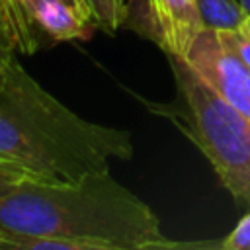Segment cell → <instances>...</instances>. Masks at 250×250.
Segmentation results:
<instances>
[{"label": "cell", "instance_id": "6da1fadb", "mask_svg": "<svg viewBox=\"0 0 250 250\" xmlns=\"http://www.w3.org/2000/svg\"><path fill=\"white\" fill-rule=\"evenodd\" d=\"M0 229L70 238L90 250L174 248L154 211L121 186L109 168L72 182L29 178L0 195Z\"/></svg>", "mask_w": 250, "mask_h": 250}, {"label": "cell", "instance_id": "7a4b0ae2", "mask_svg": "<svg viewBox=\"0 0 250 250\" xmlns=\"http://www.w3.org/2000/svg\"><path fill=\"white\" fill-rule=\"evenodd\" d=\"M131 156L129 131L80 117L43 90L16 55L8 61L0 82V158L45 180L72 182Z\"/></svg>", "mask_w": 250, "mask_h": 250}, {"label": "cell", "instance_id": "3957f363", "mask_svg": "<svg viewBox=\"0 0 250 250\" xmlns=\"http://www.w3.org/2000/svg\"><path fill=\"white\" fill-rule=\"evenodd\" d=\"M178 96L172 104H148L168 117L211 162L230 195L250 207V119L211 88L186 59L168 55Z\"/></svg>", "mask_w": 250, "mask_h": 250}, {"label": "cell", "instance_id": "9c48e42d", "mask_svg": "<svg viewBox=\"0 0 250 250\" xmlns=\"http://www.w3.org/2000/svg\"><path fill=\"white\" fill-rule=\"evenodd\" d=\"M0 35H4L18 53H31L23 27L10 4V0H0Z\"/></svg>", "mask_w": 250, "mask_h": 250}, {"label": "cell", "instance_id": "8992f818", "mask_svg": "<svg viewBox=\"0 0 250 250\" xmlns=\"http://www.w3.org/2000/svg\"><path fill=\"white\" fill-rule=\"evenodd\" d=\"M146 35H150L166 55L186 59L197 35L205 29L195 0H145Z\"/></svg>", "mask_w": 250, "mask_h": 250}, {"label": "cell", "instance_id": "5b68a950", "mask_svg": "<svg viewBox=\"0 0 250 250\" xmlns=\"http://www.w3.org/2000/svg\"><path fill=\"white\" fill-rule=\"evenodd\" d=\"M186 61L232 107L250 119V68L221 41L217 29H203Z\"/></svg>", "mask_w": 250, "mask_h": 250}, {"label": "cell", "instance_id": "5bb4252c", "mask_svg": "<svg viewBox=\"0 0 250 250\" xmlns=\"http://www.w3.org/2000/svg\"><path fill=\"white\" fill-rule=\"evenodd\" d=\"M240 4H242V8H244V12L248 14V18H250V0H238Z\"/></svg>", "mask_w": 250, "mask_h": 250}, {"label": "cell", "instance_id": "4fadbf2b", "mask_svg": "<svg viewBox=\"0 0 250 250\" xmlns=\"http://www.w3.org/2000/svg\"><path fill=\"white\" fill-rule=\"evenodd\" d=\"M16 53H18V51L12 47V43H10L4 35H0V82H2V78H4V70H6L8 61H10Z\"/></svg>", "mask_w": 250, "mask_h": 250}, {"label": "cell", "instance_id": "7c38bea8", "mask_svg": "<svg viewBox=\"0 0 250 250\" xmlns=\"http://www.w3.org/2000/svg\"><path fill=\"white\" fill-rule=\"evenodd\" d=\"M219 246L225 250H250V213L238 221L234 230L223 242H219Z\"/></svg>", "mask_w": 250, "mask_h": 250}, {"label": "cell", "instance_id": "ba28073f", "mask_svg": "<svg viewBox=\"0 0 250 250\" xmlns=\"http://www.w3.org/2000/svg\"><path fill=\"white\" fill-rule=\"evenodd\" d=\"M96 27L113 33L121 25L127 23L129 18V4L127 0H88Z\"/></svg>", "mask_w": 250, "mask_h": 250}, {"label": "cell", "instance_id": "9a60e30c", "mask_svg": "<svg viewBox=\"0 0 250 250\" xmlns=\"http://www.w3.org/2000/svg\"><path fill=\"white\" fill-rule=\"evenodd\" d=\"M244 27L250 31V18H246V21H244Z\"/></svg>", "mask_w": 250, "mask_h": 250}, {"label": "cell", "instance_id": "277c9868", "mask_svg": "<svg viewBox=\"0 0 250 250\" xmlns=\"http://www.w3.org/2000/svg\"><path fill=\"white\" fill-rule=\"evenodd\" d=\"M29 51L39 47L84 39L96 27L88 0H10Z\"/></svg>", "mask_w": 250, "mask_h": 250}, {"label": "cell", "instance_id": "8fae6325", "mask_svg": "<svg viewBox=\"0 0 250 250\" xmlns=\"http://www.w3.org/2000/svg\"><path fill=\"white\" fill-rule=\"evenodd\" d=\"M29 178H41V176L33 174L31 170L23 168L21 164H16V162H10V160L0 158V195L8 193L18 184H21V182H25Z\"/></svg>", "mask_w": 250, "mask_h": 250}, {"label": "cell", "instance_id": "52a82bcc", "mask_svg": "<svg viewBox=\"0 0 250 250\" xmlns=\"http://www.w3.org/2000/svg\"><path fill=\"white\" fill-rule=\"evenodd\" d=\"M203 27L207 29H238L244 25L248 14L244 12L242 4L238 0H195Z\"/></svg>", "mask_w": 250, "mask_h": 250}, {"label": "cell", "instance_id": "30bf717a", "mask_svg": "<svg viewBox=\"0 0 250 250\" xmlns=\"http://www.w3.org/2000/svg\"><path fill=\"white\" fill-rule=\"evenodd\" d=\"M221 41L250 68V31L242 25L238 29H229V31H219Z\"/></svg>", "mask_w": 250, "mask_h": 250}]
</instances>
